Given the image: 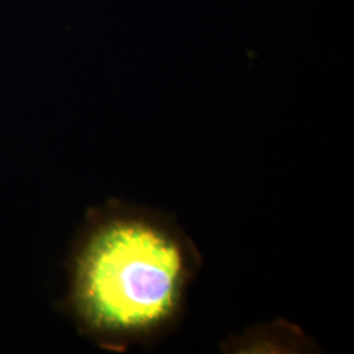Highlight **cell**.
<instances>
[{"label": "cell", "instance_id": "2", "mask_svg": "<svg viewBox=\"0 0 354 354\" xmlns=\"http://www.w3.org/2000/svg\"><path fill=\"white\" fill-rule=\"evenodd\" d=\"M238 345H230L232 349H282V352H298V349H308V342L299 329L288 323L279 327L276 324L264 328L250 330L245 339H236Z\"/></svg>", "mask_w": 354, "mask_h": 354}, {"label": "cell", "instance_id": "1", "mask_svg": "<svg viewBox=\"0 0 354 354\" xmlns=\"http://www.w3.org/2000/svg\"><path fill=\"white\" fill-rule=\"evenodd\" d=\"M203 260L171 215L115 205L77 245L70 306L80 328L106 348H150L176 328Z\"/></svg>", "mask_w": 354, "mask_h": 354}]
</instances>
